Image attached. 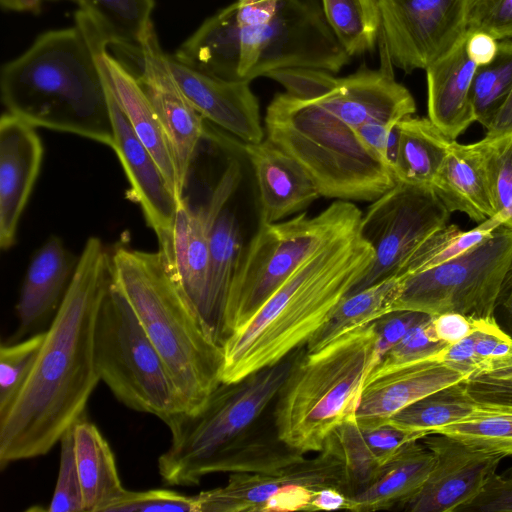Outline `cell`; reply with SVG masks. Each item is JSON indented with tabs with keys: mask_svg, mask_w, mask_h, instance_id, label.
<instances>
[{
	"mask_svg": "<svg viewBox=\"0 0 512 512\" xmlns=\"http://www.w3.org/2000/svg\"><path fill=\"white\" fill-rule=\"evenodd\" d=\"M111 282L110 253L97 237L82 250L32 374L0 419V467L43 456L85 415L100 381L94 356L97 314Z\"/></svg>",
	"mask_w": 512,
	"mask_h": 512,
	"instance_id": "6da1fadb",
	"label": "cell"
},
{
	"mask_svg": "<svg viewBox=\"0 0 512 512\" xmlns=\"http://www.w3.org/2000/svg\"><path fill=\"white\" fill-rule=\"evenodd\" d=\"M105 37L82 10L75 26L41 34L1 72L7 112L34 127L114 145L106 80L97 45Z\"/></svg>",
	"mask_w": 512,
	"mask_h": 512,
	"instance_id": "7a4b0ae2",
	"label": "cell"
},
{
	"mask_svg": "<svg viewBox=\"0 0 512 512\" xmlns=\"http://www.w3.org/2000/svg\"><path fill=\"white\" fill-rule=\"evenodd\" d=\"M374 258L375 251L362 237L360 224L307 258L250 320L225 340L222 382L241 380L303 347Z\"/></svg>",
	"mask_w": 512,
	"mask_h": 512,
	"instance_id": "3957f363",
	"label": "cell"
},
{
	"mask_svg": "<svg viewBox=\"0 0 512 512\" xmlns=\"http://www.w3.org/2000/svg\"><path fill=\"white\" fill-rule=\"evenodd\" d=\"M175 58L207 75L247 81L290 67L339 72L350 60L328 25L320 0H280L266 25H238L234 3L207 18Z\"/></svg>",
	"mask_w": 512,
	"mask_h": 512,
	"instance_id": "277c9868",
	"label": "cell"
},
{
	"mask_svg": "<svg viewBox=\"0 0 512 512\" xmlns=\"http://www.w3.org/2000/svg\"><path fill=\"white\" fill-rule=\"evenodd\" d=\"M111 278L163 358L184 405L199 410L222 383L223 346L206 330L159 251L118 246Z\"/></svg>",
	"mask_w": 512,
	"mask_h": 512,
	"instance_id": "5b68a950",
	"label": "cell"
},
{
	"mask_svg": "<svg viewBox=\"0 0 512 512\" xmlns=\"http://www.w3.org/2000/svg\"><path fill=\"white\" fill-rule=\"evenodd\" d=\"M375 321L316 351H296L274 410L276 436L304 454L318 453L341 424L355 420L366 377L374 368Z\"/></svg>",
	"mask_w": 512,
	"mask_h": 512,
	"instance_id": "8992f818",
	"label": "cell"
},
{
	"mask_svg": "<svg viewBox=\"0 0 512 512\" xmlns=\"http://www.w3.org/2000/svg\"><path fill=\"white\" fill-rule=\"evenodd\" d=\"M264 124L267 138L302 166L321 196L372 202L396 183L361 142L358 128L316 99L278 93L266 108Z\"/></svg>",
	"mask_w": 512,
	"mask_h": 512,
	"instance_id": "52a82bcc",
	"label": "cell"
},
{
	"mask_svg": "<svg viewBox=\"0 0 512 512\" xmlns=\"http://www.w3.org/2000/svg\"><path fill=\"white\" fill-rule=\"evenodd\" d=\"M296 351L241 380L222 382L199 410L169 419L165 424L171 442L158 458L162 481L170 486L198 485L208 465L243 439L278 396Z\"/></svg>",
	"mask_w": 512,
	"mask_h": 512,
	"instance_id": "ba28073f",
	"label": "cell"
},
{
	"mask_svg": "<svg viewBox=\"0 0 512 512\" xmlns=\"http://www.w3.org/2000/svg\"><path fill=\"white\" fill-rule=\"evenodd\" d=\"M361 210L336 200L315 216L259 223L244 247L232 279L221 323L222 345L245 325L269 297L312 254L360 224Z\"/></svg>",
	"mask_w": 512,
	"mask_h": 512,
	"instance_id": "9c48e42d",
	"label": "cell"
},
{
	"mask_svg": "<svg viewBox=\"0 0 512 512\" xmlns=\"http://www.w3.org/2000/svg\"><path fill=\"white\" fill-rule=\"evenodd\" d=\"M94 356L100 380L126 407L164 423L185 411L163 358L112 278L97 314Z\"/></svg>",
	"mask_w": 512,
	"mask_h": 512,
	"instance_id": "30bf717a",
	"label": "cell"
},
{
	"mask_svg": "<svg viewBox=\"0 0 512 512\" xmlns=\"http://www.w3.org/2000/svg\"><path fill=\"white\" fill-rule=\"evenodd\" d=\"M512 265V218L461 255L431 269L402 277L393 311L429 315L457 312L473 319L495 318Z\"/></svg>",
	"mask_w": 512,
	"mask_h": 512,
	"instance_id": "8fae6325",
	"label": "cell"
},
{
	"mask_svg": "<svg viewBox=\"0 0 512 512\" xmlns=\"http://www.w3.org/2000/svg\"><path fill=\"white\" fill-rule=\"evenodd\" d=\"M333 488L348 497L343 460L330 437L317 456L276 473H231L228 482L196 494L198 512L311 511L315 493Z\"/></svg>",
	"mask_w": 512,
	"mask_h": 512,
	"instance_id": "7c38bea8",
	"label": "cell"
},
{
	"mask_svg": "<svg viewBox=\"0 0 512 512\" xmlns=\"http://www.w3.org/2000/svg\"><path fill=\"white\" fill-rule=\"evenodd\" d=\"M449 218L431 185L396 182L362 214L360 233L375 258L349 294L397 275L407 258Z\"/></svg>",
	"mask_w": 512,
	"mask_h": 512,
	"instance_id": "4fadbf2b",
	"label": "cell"
},
{
	"mask_svg": "<svg viewBox=\"0 0 512 512\" xmlns=\"http://www.w3.org/2000/svg\"><path fill=\"white\" fill-rule=\"evenodd\" d=\"M381 48L406 73L427 69L468 34L470 0H378Z\"/></svg>",
	"mask_w": 512,
	"mask_h": 512,
	"instance_id": "5bb4252c",
	"label": "cell"
},
{
	"mask_svg": "<svg viewBox=\"0 0 512 512\" xmlns=\"http://www.w3.org/2000/svg\"><path fill=\"white\" fill-rule=\"evenodd\" d=\"M241 179V165L232 158L205 204L193 207L185 195L178 200L172 228L158 240V251L199 319L208 284L211 229Z\"/></svg>",
	"mask_w": 512,
	"mask_h": 512,
	"instance_id": "9a60e30c",
	"label": "cell"
},
{
	"mask_svg": "<svg viewBox=\"0 0 512 512\" xmlns=\"http://www.w3.org/2000/svg\"><path fill=\"white\" fill-rule=\"evenodd\" d=\"M128 56L136 63L134 74L161 123L175 163L179 191L184 196L192 164L206 136V120L174 79L154 29L140 49Z\"/></svg>",
	"mask_w": 512,
	"mask_h": 512,
	"instance_id": "2e32d148",
	"label": "cell"
},
{
	"mask_svg": "<svg viewBox=\"0 0 512 512\" xmlns=\"http://www.w3.org/2000/svg\"><path fill=\"white\" fill-rule=\"evenodd\" d=\"M420 440L435 463L422 488L402 506L409 512H457L481 492L504 458L444 434Z\"/></svg>",
	"mask_w": 512,
	"mask_h": 512,
	"instance_id": "e0dca14e",
	"label": "cell"
},
{
	"mask_svg": "<svg viewBox=\"0 0 512 512\" xmlns=\"http://www.w3.org/2000/svg\"><path fill=\"white\" fill-rule=\"evenodd\" d=\"M464 379L465 376L446 366L438 357L377 365L365 379L355 421L363 429L385 424L409 404Z\"/></svg>",
	"mask_w": 512,
	"mask_h": 512,
	"instance_id": "ac0fdd59",
	"label": "cell"
},
{
	"mask_svg": "<svg viewBox=\"0 0 512 512\" xmlns=\"http://www.w3.org/2000/svg\"><path fill=\"white\" fill-rule=\"evenodd\" d=\"M177 84L201 116L244 143L264 140L260 106L247 81H227L202 73L166 54Z\"/></svg>",
	"mask_w": 512,
	"mask_h": 512,
	"instance_id": "d6986e66",
	"label": "cell"
},
{
	"mask_svg": "<svg viewBox=\"0 0 512 512\" xmlns=\"http://www.w3.org/2000/svg\"><path fill=\"white\" fill-rule=\"evenodd\" d=\"M44 148L36 127L6 112L0 119V247L11 248L40 172Z\"/></svg>",
	"mask_w": 512,
	"mask_h": 512,
	"instance_id": "ffe728a7",
	"label": "cell"
},
{
	"mask_svg": "<svg viewBox=\"0 0 512 512\" xmlns=\"http://www.w3.org/2000/svg\"><path fill=\"white\" fill-rule=\"evenodd\" d=\"M106 85L115 134L112 149L130 184V197L139 204L159 240L172 228L178 200L154 157L133 131L107 80Z\"/></svg>",
	"mask_w": 512,
	"mask_h": 512,
	"instance_id": "44dd1931",
	"label": "cell"
},
{
	"mask_svg": "<svg viewBox=\"0 0 512 512\" xmlns=\"http://www.w3.org/2000/svg\"><path fill=\"white\" fill-rule=\"evenodd\" d=\"M243 148L259 190L260 223L279 222L321 196L302 166L268 138Z\"/></svg>",
	"mask_w": 512,
	"mask_h": 512,
	"instance_id": "7402d4cb",
	"label": "cell"
},
{
	"mask_svg": "<svg viewBox=\"0 0 512 512\" xmlns=\"http://www.w3.org/2000/svg\"><path fill=\"white\" fill-rule=\"evenodd\" d=\"M78 259L58 236H50L34 253L16 305L17 338L32 332L59 308ZM15 336V337H16Z\"/></svg>",
	"mask_w": 512,
	"mask_h": 512,
	"instance_id": "603a6c76",
	"label": "cell"
},
{
	"mask_svg": "<svg viewBox=\"0 0 512 512\" xmlns=\"http://www.w3.org/2000/svg\"><path fill=\"white\" fill-rule=\"evenodd\" d=\"M101 39L97 55L102 72L133 131L154 157L177 200L179 191L175 163L169 143L155 110L135 74L107 51Z\"/></svg>",
	"mask_w": 512,
	"mask_h": 512,
	"instance_id": "cb8c5ba5",
	"label": "cell"
},
{
	"mask_svg": "<svg viewBox=\"0 0 512 512\" xmlns=\"http://www.w3.org/2000/svg\"><path fill=\"white\" fill-rule=\"evenodd\" d=\"M432 188L447 210L465 213L482 223L496 215L492 187L479 141L452 142Z\"/></svg>",
	"mask_w": 512,
	"mask_h": 512,
	"instance_id": "d4e9b609",
	"label": "cell"
},
{
	"mask_svg": "<svg viewBox=\"0 0 512 512\" xmlns=\"http://www.w3.org/2000/svg\"><path fill=\"white\" fill-rule=\"evenodd\" d=\"M465 40L426 69L428 118L452 140L476 121L471 86L477 66L466 53Z\"/></svg>",
	"mask_w": 512,
	"mask_h": 512,
	"instance_id": "484cf974",
	"label": "cell"
},
{
	"mask_svg": "<svg viewBox=\"0 0 512 512\" xmlns=\"http://www.w3.org/2000/svg\"><path fill=\"white\" fill-rule=\"evenodd\" d=\"M434 463V454L422 442H408L384 465L374 483L347 498L344 510L369 512L403 506L422 488Z\"/></svg>",
	"mask_w": 512,
	"mask_h": 512,
	"instance_id": "4316f807",
	"label": "cell"
},
{
	"mask_svg": "<svg viewBox=\"0 0 512 512\" xmlns=\"http://www.w3.org/2000/svg\"><path fill=\"white\" fill-rule=\"evenodd\" d=\"M75 455L84 512H105L125 492L114 454L95 424L83 415L74 424Z\"/></svg>",
	"mask_w": 512,
	"mask_h": 512,
	"instance_id": "83f0119b",
	"label": "cell"
},
{
	"mask_svg": "<svg viewBox=\"0 0 512 512\" xmlns=\"http://www.w3.org/2000/svg\"><path fill=\"white\" fill-rule=\"evenodd\" d=\"M243 249L239 222L226 205L211 229L208 284L200 314L201 322L208 333L221 345L223 312Z\"/></svg>",
	"mask_w": 512,
	"mask_h": 512,
	"instance_id": "f1b7e54d",
	"label": "cell"
},
{
	"mask_svg": "<svg viewBox=\"0 0 512 512\" xmlns=\"http://www.w3.org/2000/svg\"><path fill=\"white\" fill-rule=\"evenodd\" d=\"M398 126V151L391 167L395 181L431 185L454 140L429 118L406 116Z\"/></svg>",
	"mask_w": 512,
	"mask_h": 512,
	"instance_id": "f546056e",
	"label": "cell"
},
{
	"mask_svg": "<svg viewBox=\"0 0 512 512\" xmlns=\"http://www.w3.org/2000/svg\"><path fill=\"white\" fill-rule=\"evenodd\" d=\"M401 288L402 277L393 275L347 295L304 348L307 351L319 350L341 335L392 312Z\"/></svg>",
	"mask_w": 512,
	"mask_h": 512,
	"instance_id": "4dcf8cb0",
	"label": "cell"
},
{
	"mask_svg": "<svg viewBox=\"0 0 512 512\" xmlns=\"http://www.w3.org/2000/svg\"><path fill=\"white\" fill-rule=\"evenodd\" d=\"M98 26L109 45L123 53L140 49L154 29V0H74Z\"/></svg>",
	"mask_w": 512,
	"mask_h": 512,
	"instance_id": "1f68e13d",
	"label": "cell"
},
{
	"mask_svg": "<svg viewBox=\"0 0 512 512\" xmlns=\"http://www.w3.org/2000/svg\"><path fill=\"white\" fill-rule=\"evenodd\" d=\"M464 380L420 398L396 412L385 423L424 437L467 417L480 405L468 394Z\"/></svg>",
	"mask_w": 512,
	"mask_h": 512,
	"instance_id": "d6a6232c",
	"label": "cell"
},
{
	"mask_svg": "<svg viewBox=\"0 0 512 512\" xmlns=\"http://www.w3.org/2000/svg\"><path fill=\"white\" fill-rule=\"evenodd\" d=\"M320 3L328 25L350 57L374 50L381 32L378 0H320Z\"/></svg>",
	"mask_w": 512,
	"mask_h": 512,
	"instance_id": "836d02e7",
	"label": "cell"
},
{
	"mask_svg": "<svg viewBox=\"0 0 512 512\" xmlns=\"http://www.w3.org/2000/svg\"><path fill=\"white\" fill-rule=\"evenodd\" d=\"M434 434L453 437L478 450L512 455V411L478 406L467 417L439 428Z\"/></svg>",
	"mask_w": 512,
	"mask_h": 512,
	"instance_id": "e575fe53",
	"label": "cell"
},
{
	"mask_svg": "<svg viewBox=\"0 0 512 512\" xmlns=\"http://www.w3.org/2000/svg\"><path fill=\"white\" fill-rule=\"evenodd\" d=\"M495 228L487 221L468 231L447 224L428 237L407 258L397 275L406 277L445 263L487 239Z\"/></svg>",
	"mask_w": 512,
	"mask_h": 512,
	"instance_id": "d590c367",
	"label": "cell"
},
{
	"mask_svg": "<svg viewBox=\"0 0 512 512\" xmlns=\"http://www.w3.org/2000/svg\"><path fill=\"white\" fill-rule=\"evenodd\" d=\"M512 90V39L499 41L495 59L477 67L471 102L477 122L487 128Z\"/></svg>",
	"mask_w": 512,
	"mask_h": 512,
	"instance_id": "8d00e7d4",
	"label": "cell"
},
{
	"mask_svg": "<svg viewBox=\"0 0 512 512\" xmlns=\"http://www.w3.org/2000/svg\"><path fill=\"white\" fill-rule=\"evenodd\" d=\"M343 460L348 497L363 491L380 476L384 465L367 444L355 420L338 426L330 435ZM347 497V498H348Z\"/></svg>",
	"mask_w": 512,
	"mask_h": 512,
	"instance_id": "74e56055",
	"label": "cell"
},
{
	"mask_svg": "<svg viewBox=\"0 0 512 512\" xmlns=\"http://www.w3.org/2000/svg\"><path fill=\"white\" fill-rule=\"evenodd\" d=\"M46 331L0 348V419L12 408L37 362Z\"/></svg>",
	"mask_w": 512,
	"mask_h": 512,
	"instance_id": "f35d334b",
	"label": "cell"
},
{
	"mask_svg": "<svg viewBox=\"0 0 512 512\" xmlns=\"http://www.w3.org/2000/svg\"><path fill=\"white\" fill-rule=\"evenodd\" d=\"M494 196L496 215L487 221L498 227L509 220L512 210V130L486 135L479 141Z\"/></svg>",
	"mask_w": 512,
	"mask_h": 512,
	"instance_id": "ab89813d",
	"label": "cell"
},
{
	"mask_svg": "<svg viewBox=\"0 0 512 512\" xmlns=\"http://www.w3.org/2000/svg\"><path fill=\"white\" fill-rule=\"evenodd\" d=\"M476 374H494L512 369V336L495 318H472Z\"/></svg>",
	"mask_w": 512,
	"mask_h": 512,
	"instance_id": "60d3db41",
	"label": "cell"
},
{
	"mask_svg": "<svg viewBox=\"0 0 512 512\" xmlns=\"http://www.w3.org/2000/svg\"><path fill=\"white\" fill-rule=\"evenodd\" d=\"M59 472L48 511L84 512L75 455L74 425L60 438Z\"/></svg>",
	"mask_w": 512,
	"mask_h": 512,
	"instance_id": "b9f144b4",
	"label": "cell"
},
{
	"mask_svg": "<svg viewBox=\"0 0 512 512\" xmlns=\"http://www.w3.org/2000/svg\"><path fill=\"white\" fill-rule=\"evenodd\" d=\"M198 512L196 495L168 489L125 492L105 512Z\"/></svg>",
	"mask_w": 512,
	"mask_h": 512,
	"instance_id": "7bdbcfd3",
	"label": "cell"
},
{
	"mask_svg": "<svg viewBox=\"0 0 512 512\" xmlns=\"http://www.w3.org/2000/svg\"><path fill=\"white\" fill-rule=\"evenodd\" d=\"M265 77L278 82L287 94L301 100L321 98L336 89L341 80L329 71L311 67L277 69Z\"/></svg>",
	"mask_w": 512,
	"mask_h": 512,
	"instance_id": "ee69618b",
	"label": "cell"
},
{
	"mask_svg": "<svg viewBox=\"0 0 512 512\" xmlns=\"http://www.w3.org/2000/svg\"><path fill=\"white\" fill-rule=\"evenodd\" d=\"M431 319L432 315L412 327L384 355L378 365H398L438 357L448 345L435 338L431 327Z\"/></svg>",
	"mask_w": 512,
	"mask_h": 512,
	"instance_id": "f6af8a7d",
	"label": "cell"
},
{
	"mask_svg": "<svg viewBox=\"0 0 512 512\" xmlns=\"http://www.w3.org/2000/svg\"><path fill=\"white\" fill-rule=\"evenodd\" d=\"M468 30L512 39V0H470Z\"/></svg>",
	"mask_w": 512,
	"mask_h": 512,
	"instance_id": "bcb514c9",
	"label": "cell"
},
{
	"mask_svg": "<svg viewBox=\"0 0 512 512\" xmlns=\"http://www.w3.org/2000/svg\"><path fill=\"white\" fill-rule=\"evenodd\" d=\"M464 381L468 394L480 406L512 411V369L473 375Z\"/></svg>",
	"mask_w": 512,
	"mask_h": 512,
	"instance_id": "7dc6e473",
	"label": "cell"
},
{
	"mask_svg": "<svg viewBox=\"0 0 512 512\" xmlns=\"http://www.w3.org/2000/svg\"><path fill=\"white\" fill-rule=\"evenodd\" d=\"M431 315L413 310L392 311L375 321L377 343L375 348L374 367L384 355L397 344L415 325Z\"/></svg>",
	"mask_w": 512,
	"mask_h": 512,
	"instance_id": "c3c4849f",
	"label": "cell"
},
{
	"mask_svg": "<svg viewBox=\"0 0 512 512\" xmlns=\"http://www.w3.org/2000/svg\"><path fill=\"white\" fill-rule=\"evenodd\" d=\"M457 512H512V472L493 474L481 492Z\"/></svg>",
	"mask_w": 512,
	"mask_h": 512,
	"instance_id": "681fc988",
	"label": "cell"
},
{
	"mask_svg": "<svg viewBox=\"0 0 512 512\" xmlns=\"http://www.w3.org/2000/svg\"><path fill=\"white\" fill-rule=\"evenodd\" d=\"M361 429L370 449L383 465L390 461L408 442L422 438L418 434L405 432L388 423Z\"/></svg>",
	"mask_w": 512,
	"mask_h": 512,
	"instance_id": "f907efd6",
	"label": "cell"
},
{
	"mask_svg": "<svg viewBox=\"0 0 512 512\" xmlns=\"http://www.w3.org/2000/svg\"><path fill=\"white\" fill-rule=\"evenodd\" d=\"M280 0H237L234 2L235 17L239 26L262 27L277 13Z\"/></svg>",
	"mask_w": 512,
	"mask_h": 512,
	"instance_id": "816d5d0a",
	"label": "cell"
},
{
	"mask_svg": "<svg viewBox=\"0 0 512 512\" xmlns=\"http://www.w3.org/2000/svg\"><path fill=\"white\" fill-rule=\"evenodd\" d=\"M431 327L435 338L447 345L466 337L472 330V318L457 312L432 315Z\"/></svg>",
	"mask_w": 512,
	"mask_h": 512,
	"instance_id": "f5cc1de1",
	"label": "cell"
},
{
	"mask_svg": "<svg viewBox=\"0 0 512 512\" xmlns=\"http://www.w3.org/2000/svg\"><path fill=\"white\" fill-rule=\"evenodd\" d=\"M465 49L468 57L477 67L484 66L495 59L499 41L486 32L468 30Z\"/></svg>",
	"mask_w": 512,
	"mask_h": 512,
	"instance_id": "db71d44e",
	"label": "cell"
},
{
	"mask_svg": "<svg viewBox=\"0 0 512 512\" xmlns=\"http://www.w3.org/2000/svg\"><path fill=\"white\" fill-rule=\"evenodd\" d=\"M495 320L506 333L512 336V265L495 311Z\"/></svg>",
	"mask_w": 512,
	"mask_h": 512,
	"instance_id": "11a10c76",
	"label": "cell"
},
{
	"mask_svg": "<svg viewBox=\"0 0 512 512\" xmlns=\"http://www.w3.org/2000/svg\"><path fill=\"white\" fill-rule=\"evenodd\" d=\"M347 497L337 489L325 488L317 491L311 502V511L344 509Z\"/></svg>",
	"mask_w": 512,
	"mask_h": 512,
	"instance_id": "9f6ffc18",
	"label": "cell"
},
{
	"mask_svg": "<svg viewBox=\"0 0 512 512\" xmlns=\"http://www.w3.org/2000/svg\"><path fill=\"white\" fill-rule=\"evenodd\" d=\"M486 130L491 136L512 130V90Z\"/></svg>",
	"mask_w": 512,
	"mask_h": 512,
	"instance_id": "6f0895ef",
	"label": "cell"
},
{
	"mask_svg": "<svg viewBox=\"0 0 512 512\" xmlns=\"http://www.w3.org/2000/svg\"><path fill=\"white\" fill-rule=\"evenodd\" d=\"M47 0H0V3L4 9L16 12H33L37 13L40 11L41 5ZM58 1V0H48ZM74 2V0H68Z\"/></svg>",
	"mask_w": 512,
	"mask_h": 512,
	"instance_id": "680465c9",
	"label": "cell"
},
{
	"mask_svg": "<svg viewBox=\"0 0 512 512\" xmlns=\"http://www.w3.org/2000/svg\"><path fill=\"white\" fill-rule=\"evenodd\" d=\"M511 218H512V210L509 213V219H511Z\"/></svg>",
	"mask_w": 512,
	"mask_h": 512,
	"instance_id": "91938a15",
	"label": "cell"
}]
</instances>
